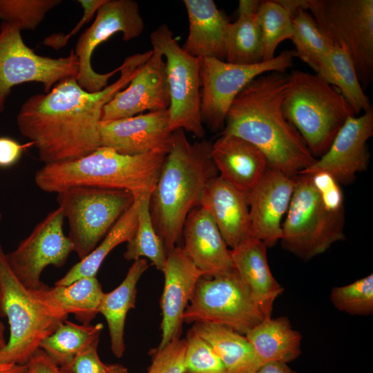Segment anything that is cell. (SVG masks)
<instances>
[{
  "label": "cell",
  "mask_w": 373,
  "mask_h": 373,
  "mask_svg": "<svg viewBox=\"0 0 373 373\" xmlns=\"http://www.w3.org/2000/svg\"><path fill=\"white\" fill-rule=\"evenodd\" d=\"M24 373H61V372L59 367L39 348L26 364Z\"/></svg>",
  "instance_id": "obj_44"
},
{
  "label": "cell",
  "mask_w": 373,
  "mask_h": 373,
  "mask_svg": "<svg viewBox=\"0 0 373 373\" xmlns=\"http://www.w3.org/2000/svg\"><path fill=\"white\" fill-rule=\"evenodd\" d=\"M23 146L17 140L0 137V168L6 169L14 166L20 160Z\"/></svg>",
  "instance_id": "obj_43"
},
{
  "label": "cell",
  "mask_w": 373,
  "mask_h": 373,
  "mask_svg": "<svg viewBox=\"0 0 373 373\" xmlns=\"http://www.w3.org/2000/svg\"><path fill=\"white\" fill-rule=\"evenodd\" d=\"M305 9L333 44L350 52L360 82L373 74V1L304 0Z\"/></svg>",
  "instance_id": "obj_10"
},
{
  "label": "cell",
  "mask_w": 373,
  "mask_h": 373,
  "mask_svg": "<svg viewBox=\"0 0 373 373\" xmlns=\"http://www.w3.org/2000/svg\"><path fill=\"white\" fill-rule=\"evenodd\" d=\"M1 218H2V215H1V211H0V222H1Z\"/></svg>",
  "instance_id": "obj_49"
},
{
  "label": "cell",
  "mask_w": 373,
  "mask_h": 373,
  "mask_svg": "<svg viewBox=\"0 0 373 373\" xmlns=\"http://www.w3.org/2000/svg\"><path fill=\"white\" fill-rule=\"evenodd\" d=\"M0 316L7 317L10 337L0 363L26 365L42 341L61 323L50 316L32 291L17 278L0 245Z\"/></svg>",
  "instance_id": "obj_6"
},
{
  "label": "cell",
  "mask_w": 373,
  "mask_h": 373,
  "mask_svg": "<svg viewBox=\"0 0 373 373\" xmlns=\"http://www.w3.org/2000/svg\"><path fill=\"white\" fill-rule=\"evenodd\" d=\"M291 17L293 34L291 40L295 46L296 57L323 78L333 47L332 42L307 10L298 9Z\"/></svg>",
  "instance_id": "obj_32"
},
{
  "label": "cell",
  "mask_w": 373,
  "mask_h": 373,
  "mask_svg": "<svg viewBox=\"0 0 373 373\" xmlns=\"http://www.w3.org/2000/svg\"><path fill=\"white\" fill-rule=\"evenodd\" d=\"M182 236L185 253L204 277H218L234 270L231 249L212 218L201 206L187 216Z\"/></svg>",
  "instance_id": "obj_21"
},
{
  "label": "cell",
  "mask_w": 373,
  "mask_h": 373,
  "mask_svg": "<svg viewBox=\"0 0 373 373\" xmlns=\"http://www.w3.org/2000/svg\"><path fill=\"white\" fill-rule=\"evenodd\" d=\"M57 201L68 222V237L80 260L104 238L135 198L125 190L79 186L57 193Z\"/></svg>",
  "instance_id": "obj_8"
},
{
  "label": "cell",
  "mask_w": 373,
  "mask_h": 373,
  "mask_svg": "<svg viewBox=\"0 0 373 373\" xmlns=\"http://www.w3.org/2000/svg\"><path fill=\"white\" fill-rule=\"evenodd\" d=\"M183 373H227L209 345L191 329L187 333Z\"/></svg>",
  "instance_id": "obj_39"
},
{
  "label": "cell",
  "mask_w": 373,
  "mask_h": 373,
  "mask_svg": "<svg viewBox=\"0 0 373 373\" xmlns=\"http://www.w3.org/2000/svg\"><path fill=\"white\" fill-rule=\"evenodd\" d=\"M263 318L235 269L218 277H202L183 315L185 323L220 324L243 335Z\"/></svg>",
  "instance_id": "obj_11"
},
{
  "label": "cell",
  "mask_w": 373,
  "mask_h": 373,
  "mask_svg": "<svg viewBox=\"0 0 373 373\" xmlns=\"http://www.w3.org/2000/svg\"><path fill=\"white\" fill-rule=\"evenodd\" d=\"M31 291L55 318L63 322L67 320L69 314H73L85 325L90 324L98 314L104 294L96 276L82 278L67 285L50 287L45 285Z\"/></svg>",
  "instance_id": "obj_25"
},
{
  "label": "cell",
  "mask_w": 373,
  "mask_h": 373,
  "mask_svg": "<svg viewBox=\"0 0 373 373\" xmlns=\"http://www.w3.org/2000/svg\"><path fill=\"white\" fill-rule=\"evenodd\" d=\"M151 193L138 198L137 225L134 236L127 242L124 258L128 260L148 259L162 271L167 252L152 222L149 207Z\"/></svg>",
  "instance_id": "obj_35"
},
{
  "label": "cell",
  "mask_w": 373,
  "mask_h": 373,
  "mask_svg": "<svg viewBox=\"0 0 373 373\" xmlns=\"http://www.w3.org/2000/svg\"><path fill=\"white\" fill-rule=\"evenodd\" d=\"M294 176L268 167L256 186L247 194L249 237L274 247L282 234V219L286 214L294 188Z\"/></svg>",
  "instance_id": "obj_19"
},
{
  "label": "cell",
  "mask_w": 373,
  "mask_h": 373,
  "mask_svg": "<svg viewBox=\"0 0 373 373\" xmlns=\"http://www.w3.org/2000/svg\"><path fill=\"white\" fill-rule=\"evenodd\" d=\"M260 1L240 0L238 17L229 23L226 39L227 62L252 65L262 61V43L257 20V10Z\"/></svg>",
  "instance_id": "obj_30"
},
{
  "label": "cell",
  "mask_w": 373,
  "mask_h": 373,
  "mask_svg": "<svg viewBox=\"0 0 373 373\" xmlns=\"http://www.w3.org/2000/svg\"><path fill=\"white\" fill-rule=\"evenodd\" d=\"M282 108L315 158L327 151L347 119L356 116L336 87L298 70L287 75Z\"/></svg>",
  "instance_id": "obj_5"
},
{
  "label": "cell",
  "mask_w": 373,
  "mask_h": 373,
  "mask_svg": "<svg viewBox=\"0 0 373 373\" xmlns=\"http://www.w3.org/2000/svg\"><path fill=\"white\" fill-rule=\"evenodd\" d=\"M102 329V323L78 325L66 320L42 341L39 348L61 367L84 350L98 345Z\"/></svg>",
  "instance_id": "obj_33"
},
{
  "label": "cell",
  "mask_w": 373,
  "mask_h": 373,
  "mask_svg": "<svg viewBox=\"0 0 373 373\" xmlns=\"http://www.w3.org/2000/svg\"><path fill=\"white\" fill-rule=\"evenodd\" d=\"M372 135V111L350 117L327 151L313 164L298 174L326 172L339 184L351 183L358 173L367 167L370 155L367 142Z\"/></svg>",
  "instance_id": "obj_16"
},
{
  "label": "cell",
  "mask_w": 373,
  "mask_h": 373,
  "mask_svg": "<svg viewBox=\"0 0 373 373\" xmlns=\"http://www.w3.org/2000/svg\"><path fill=\"white\" fill-rule=\"evenodd\" d=\"M168 152L128 155L100 146L80 158L44 164L35 182L47 193L86 186L128 191L135 200L153 191Z\"/></svg>",
  "instance_id": "obj_4"
},
{
  "label": "cell",
  "mask_w": 373,
  "mask_h": 373,
  "mask_svg": "<svg viewBox=\"0 0 373 373\" xmlns=\"http://www.w3.org/2000/svg\"><path fill=\"white\" fill-rule=\"evenodd\" d=\"M99 130L100 146L128 155L169 151L173 134L169 126L168 109L100 121Z\"/></svg>",
  "instance_id": "obj_18"
},
{
  "label": "cell",
  "mask_w": 373,
  "mask_h": 373,
  "mask_svg": "<svg viewBox=\"0 0 373 373\" xmlns=\"http://www.w3.org/2000/svg\"><path fill=\"white\" fill-rule=\"evenodd\" d=\"M295 51L285 50L269 61L240 65L213 57L200 58L201 117L211 131L224 128L228 111L238 95L253 79L292 66Z\"/></svg>",
  "instance_id": "obj_12"
},
{
  "label": "cell",
  "mask_w": 373,
  "mask_h": 373,
  "mask_svg": "<svg viewBox=\"0 0 373 373\" xmlns=\"http://www.w3.org/2000/svg\"><path fill=\"white\" fill-rule=\"evenodd\" d=\"M152 50L125 58L119 77L99 92L82 88L76 77L58 82L48 93L29 97L17 116L19 131L44 164L73 160L100 147L99 125L104 106L125 88Z\"/></svg>",
  "instance_id": "obj_1"
},
{
  "label": "cell",
  "mask_w": 373,
  "mask_h": 373,
  "mask_svg": "<svg viewBox=\"0 0 373 373\" xmlns=\"http://www.w3.org/2000/svg\"><path fill=\"white\" fill-rule=\"evenodd\" d=\"M113 373H128V370L122 365L112 364Z\"/></svg>",
  "instance_id": "obj_48"
},
{
  "label": "cell",
  "mask_w": 373,
  "mask_h": 373,
  "mask_svg": "<svg viewBox=\"0 0 373 373\" xmlns=\"http://www.w3.org/2000/svg\"><path fill=\"white\" fill-rule=\"evenodd\" d=\"M294 188L282 223L283 247L303 260H309L345 238L344 211L326 209L310 175H294Z\"/></svg>",
  "instance_id": "obj_7"
},
{
  "label": "cell",
  "mask_w": 373,
  "mask_h": 373,
  "mask_svg": "<svg viewBox=\"0 0 373 373\" xmlns=\"http://www.w3.org/2000/svg\"><path fill=\"white\" fill-rule=\"evenodd\" d=\"M186 350L185 338H176L162 347L151 349L147 373H183Z\"/></svg>",
  "instance_id": "obj_40"
},
{
  "label": "cell",
  "mask_w": 373,
  "mask_h": 373,
  "mask_svg": "<svg viewBox=\"0 0 373 373\" xmlns=\"http://www.w3.org/2000/svg\"><path fill=\"white\" fill-rule=\"evenodd\" d=\"M61 0H0V19L21 30H35Z\"/></svg>",
  "instance_id": "obj_37"
},
{
  "label": "cell",
  "mask_w": 373,
  "mask_h": 373,
  "mask_svg": "<svg viewBox=\"0 0 373 373\" xmlns=\"http://www.w3.org/2000/svg\"><path fill=\"white\" fill-rule=\"evenodd\" d=\"M26 370V365L0 363V373H24Z\"/></svg>",
  "instance_id": "obj_46"
},
{
  "label": "cell",
  "mask_w": 373,
  "mask_h": 373,
  "mask_svg": "<svg viewBox=\"0 0 373 373\" xmlns=\"http://www.w3.org/2000/svg\"><path fill=\"white\" fill-rule=\"evenodd\" d=\"M162 272L164 283L160 298L162 337L158 347L180 338L184 313L198 280L204 277L183 247L178 246L168 253Z\"/></svg>",
  "instance_id": "obj_20"
},
{
  "label": "cell",
  "mask_w": 373,
  "mask_h": 373,
  "mask_svg": "<svg viewBox=\"0 0 373 373\" xmlns=\"http://www.w3.org/2000/svg\"><path fill=\"white\" fill-rule=\"evenodd\" d=\"M309 175L326 209L332 212L344 211L343 193L340 184L326 172H318Z\"/></svg>",
  "instance_id": "obj_41"
},
{
  "label": "cell",
  "mask_w": 373,
  "mask_h": 373,
  "mask_svg": "<svg viewBox=\"0 0 373 373\" xmlns=\"http://www.w3.org/2000/svg\"><path fill=\"white\" fill-rule=\"evenodd\" d=\"M287 82L283 72L262 74L249 83L233 102L221 134L240 137L258 148L269 168L294 176L315 158L282 104Z\"/></svg>",
  "instance_id": "obj_2"
},
{
  "label": "cell",
  "mask_w": 373,
  "mask_h": 373,
  "mask_svg": "<svg viewBox=\"0 0 373 373\" xmlns=\"http://www.w3.org/2000/svg\"><path fill=\"white\" fill-rule=\"evenodd\" d=\"M247 195L218 175L207 184L201 196L200 206L212 218L231 249L250 238Z\"/></svg>",
  "instance_id": "obj_23"
},
{
  "label": "cell",
  "mask_w": 373,
  "mask_h": 373,
  "mask_svg": "<svg viewBox=\"0 0 373 373\" xmlns=\"http://www.w3.org/2000/svg\"><path fill=\"white\" fill-rule=\"evenodd\" d=\"M245 336L260 365L270 361L287 363L301 353L302 335L292 328L287 317L265 318Z\"/></svg>",
  "instance_id": "obj_28"
},
{
  "label": "cell",
  "mask_w": 373,
  "mask_h": 373,
  "mask_svg": "<svg viewBox=\"0 0 373 373\" xmlns=\"http://www.w3.org/2000/svg\"><path fill=\"white\" fill-rule=\"evenodd\" d=\"M267 247L249 238L231 249L234 269L249 289L264 318L271 317L273 305L283 291L269 269Z\"/></svg>",
  "instance_id": "obj_24"
},
{
  "label": "cell",
  "mask_w": 373,
  "mask_h": 373,
  "mask_svg": "<svg viewBox=\"0 0 373 373\" xmlns=\"http://www.w3.org/2000/svg\"><path fill=\"white\" fill-rule=\"evenodd\" d=\"M138 199L119 217L102 241L84 258L74 265L55 283L67 285L82 278L96 276L104 260L117 245L128 242L134 236L137 225Z\"/></svg>",
  "instance_id": "obj_31"
},
{
  "label": "cell",
  "mask_w": 373,
  "mask_h": 373,
  "mask_svg": "<svg viewBox=\"0 0 373 373\" xmlns=\"http://www.w3.org/2000/svg\"><path fill=\"white\" fill-rule=\"evenodd\" d=\"M64 219L60 208L50 211L15 250L6 253L11 271L29 290L45 286L40 279L43 270L48 265L62 267L73 251L64 233Z\"/></svg>",
  "instance_id": "obj_15"
},
{
  "label": "cell",
  "mask_w": 373,
  "mask_h": 373,
  "mask_svg": "<svg viewBox=\"0 0 373 373\" xmlns=\"http://www.w3.org/2000/svg\"><path fill=\"white\" fill-rule=\"evenodd\" d=\"M150 39L153 48L159 50L166 59L170 129L173 132L183 130L203 138L205 131L200 108V58L184 51L166 24L153 30Z\"/></svg>",
  "instance_id": "obj_9"
},
{
  "label": "cell",
  "mask_w": 373,
  "mask_h": 373,
  "mask_svg": "<svg viewBox=\"0 0 373 373\" xmlns=\"http://www.w3.org/2000/svg\"><path fill=\"white\" fill-rule=\"evenodd\" d=\"M336 88L355 114L372 111L370 102L361 85L350 51L343 44H333L323 78Z\"/></svg>",
  "instance_id": "obj_34"
},
{
  "label": "cell",
  "mask_w": 373,
  "mask_h": 373,
  "mask_svg": "<svg viewBox=\"0 0 373 373\" xmlns=\"http://www.w3.org/2000/svg\"><path fill=\"white\" fill-rule=\"evenodd\" d=\"M191 329L209 345L227 373H254L260 366L245 335L212 323H195Z\"/></svg>",
  "instance_id": "obj_29"
},
{
  "label": "cell",
  "mask_w": 373,
  "mask_h": 373,
  "mask_svg": "<svg viewBox=\"0 0 373 373\" xmlns=\"http://www.w3.org/2000/svg\"><path fill=\"white\" fill-rule=\"evenodd\" d=\"M148 268L147 260H134L121 284L110 292H104L100 301L98 313L106 318L111 350L117 358L124 352L125 321L128 312L135 306L137 284Z\"/></svg>",
  "instance_id": "obj_27"
},
{
  "label": "cell",
  "mask_w": 373,
  "mask_h": 373,
  "mask_svg": "<svg viewBox=\"0 0 373 373\" xmlns=\"http://www.w3.org/2000/svg\"><path fill=\"white\" fill-rule=\"evenodd\" d=\"M5 327L3 324L0 321V350L3 349L6 345V341L4 336Z\"/></svg>",
  "instance_id": "obj_47"
},
{
  "label": "cell",
  "mask_w": 373,
  "mask_h": 373,
  "mask_svg": "<svg viewBox=\"0 0 373 373\" xmlns=\"http://www.w3.org/2000/svg\"><path fill=\"white\" fill-rule=\"evenodd\" d=\"M334 307L352 315L373 313V274L349 285L332 288L330 294Z\"/></svg>",
  "instance_id": "obj_38"
},
{
  "label": "cell",
  "mask_w": 373,
  "mask_h": 373,
  "mask_svg": "<svg viewBox=\"0 0 373 373\" xmlns=\"http://www.w3.org/2000/svg\"><path fill=\"white\" fill-rule=\"evenodd\" d=\"M211 156L218 175L246 195L269 167L266 157L258 148L231 134H221L212 144Z\"/></svg>",
  "instance_id": "obj_22"
},
{
  "label": "cell",
  "mask_w": 373,
  "mask_h": 373,
  "mask_svg": "<svg viewBox=\"0 0 373 373\" xmlns=\"http://www.w3.org/2000/svg\"><path fill=\"white\" fill-rule=\"evenodd\" d=\"M189 31L182 48L198 58L225 61L229 21L212 0H184Z\"/></svg>",
  "instance_id": "obj_26"
},
{
  "label": "cell",
  "mask_w": 373,
  "mask_h": 373,
  "mask_svg": "<svg viewBox=\"0 0 373 373\" xmlns=\"http://www.w3.org/2000/svg\"><path fill=\"white\" fill-rule=\"evenodd\" d=\"M254 373H296L287 363L270 361L260 365Z\"/></svg>",
  "instance_id": "obj_45"
},
{
  "label": "cell",
  "mask_w": 373,
  "mask_h": 373,
  "mask_svg": "<svg viewBox=\"0 0 373 373\" xmlns=\"http://www.w3.org/2000/svg\"><path fill=\"white\" fill-rule=\"evenodd\" d=\"M92 25L79 37L74 50L78 60V84L84 90L95 93L108 86V79L120 71L122 65L107 73H98L92 67L95 49L117 32L128 41L139 37L144 28L138 3L133 0H106L97 11Z\"/></svg>",
  "instance_id": "obj_14"
},
{
  "label": "cell",
  "mask_w": 373,
  "mask_h": 373,
  "mask_svg": "<svg viewBox=\"0 0 373 373\" xmlns=\"http://www.w3.org/2000/svg\"><path fill=\"white\" fill-rule=\"evenodd\" d=\"M21 32L14 25L0 24V113L13 87L37 82L46 93L62 79L76 77L78 73L74 50L59 58L39 55L25 44Z\"/></svg>",
  "instance_id": "obj_13"
},
{
  "label": "cell",
  "mask_w": 373,
  "mask_h": 373,
  "mask_svg": "<svg viewBox=\"0 0 373 373\" xmlns=\"http://www.w3.org/2000/svg\"><path fill=\"white\" fill-rule=\"evenodd\" d=\"M169 104L166 63L162 54L153 48L150 57L127 86L104 106L101 121L130 117L146 111L166 110Z\"/></svg>",
  "instance_id": "obj_17"
},
{
  "label": "cell",
  "mask_w": 373,
  "mask_h": 373,
  "mask_svg": "<svg viewBox=\"0 0 373 373\" xmlns=\"http://www.w3.org/2000/svg\"><path fill=\"white\" fill-rule=\"evenodd\" d=\"M257 20L262 37V61H269L275 57L278 45L291 39V14L278 0L260 1L257 10Z\"/></svg>",
  "instance_id": "obj_36"
},
{
  "label": "cell",
  "mask_w": 373,
  "mask_h": 373,
  "mask_svg": "<svg viewBox=\"0 0 373 373\" xmlns=\"http://www.w3.org/2000/svg\"><path fill=\"white\" fill-rule=\"evenodd\" d=\"M211 145L205 140L191 143L183 130L173 132L149 204L154 228L167 254L182 236L189 213L200 206L205 186L218 175Z\"/></svg>",
  "instance_id": "obj_3"
},
{
  "label": "cell",
  "mask_w": 373,
  "mask_h": 373,
  "mask_svg": "<svg viewBox=\"0 0 373 373\" xmlns=\"http://www.w3.org/2000/svg\"><path fill=\"white\" fill-rule=\"evenodd\" d=\"M97 346H93L77 355L70 363L59 367L61 373H113L112 364L100 359Z\"/></svg>",
  "instance_id": "obj_42"
}]
</instances>
